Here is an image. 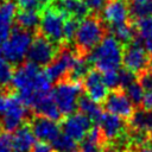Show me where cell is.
Wrapping results in <instances>:
<instances>
[{
    "instance_id": "6da1fadb",
    "label": "cell",
    "mask_w": 152,
    "mask_h": 152,
    "mask_svg": "<svg viewBox=\"0 0 152 152\" xmlns=\"http://www.w3.org/2000/svg\"><path fill=\"white\" fill-rule=\"evenodd\" d=\"M51 83L45 71L31 62L20 64L13 72L12 87L18 91L17 95L26 107L32 106L37 95L51 93Z\"/></svg>"
},
{
    "instance_id": "7a4b0ae2",
    "label": "cell",
    "mask_w": 152,
    "mask_h": 152,
    "mask_svg": "<svg viewBox=\"0 0 152 152\" xmlns=\"http://www.w3.org/2000/svg\"><path fill=\"white\" fill-rule=\"evenodd\" d=\"M109 33L108 26L101 15L91 13L80 20L76 34L75 45L80 55L87 56L100 42Z\"/></svg>"
},
{
    "instance_id": "3957f363",
    "label": "cell",
    "mask_w": 152,
    "mask_h": 152,
    "mask_svg": "<svg viewBox=\"0 0 152 152\" xmlns=\"http://www.w3.org/2000/svg\"><path fill=\"white\" fill-rule=\"evenodd\" d=\"M122 44L116 38L108 33L99 45H96L88 55L87 58L94 69L101 72L119 70L122 64Z\"/></svg>"
},
{
    "instance_id": "277c9868",
    "label": "cell",
    "mask_w": 152,
    "mask_h": 152,
    "mask_svg": "<svg viewBox=\"0 0 152 152\" xmlns=\"http://www.w3.org/2000/svg\"><path fill=\"white\" fill-rule=\"evenodd\" d=\"M32 42L31 32L18 26L12 30L10 37L0 45V51L11 64H20L27 57Z\"/></svg>"
},
{
    "instance_id": "5b68a950",
    "label": "cell",
    "mask_w": 152,
    "mask_h": 152,
    "mask_svg": "<svg viewBox=\"0 0 152 152\" xmlns=\"http://www.w3.org/2000/svg\"><path fill=\"white\" fill-rule=\"evenodd\" d=\"M83 90L82 82H74L70 80L57 82L56 87L52 89V96L62 115L68 116L76 113L78 100Z\"/></svg>"
},
{
    "instance_id": "8992f818",
    "label": "cell",
    "mask_w": 152,
    "mask_h": 152,
    "mask_svg": "<svg viewBox=\"0 0 152 152\" xmlns=\"http://www.w3.org/2000/svg\"><path fill=\"white\" fill-rule=\"evenodd\" d=\"M122 64L124 68L131 70L137 76L152 65L151 57L138 36H135L132 42L124 45Z\"/></svg>"
},
{
    "instance_id": "52a82bcc",
    "label": "cell",
    "mask_w": 152,
    "mask_h": 152,
    "mask_svg": "<svg viewBox=\"0 0 152 152\" xmlns=\"http://www.w3.org/2000/svg\"><path fill=\"white\" fill-rule=\"evenodd\" d=\"M68 17L56 7L45 8L39 23V30L43 37L56 45L64 42V21Z\"/></svg>"
},
{
    "instance_id": "ba28073f",
    "label": "cell",
    "mask_w": 152,
    "mask_h": 152,
    "mask_svg": "<svg viewBox=\"0 0 152 152\" xmlns=\"http://www.w3.org/2000/svg\"><path fill=\"white\" fill-rule=\"evenodd\" d=\"M80 53L77 50H71L69 48H64L58 51L53 61L46 65L45 74L51 82H61L68 78L69 72L74 65L76 57Z\"/></svg>"
},
{
    "instance_id": "9c48e42d",
    "label": "cell",
    "mask_w": 152,
    "mask_h": 152,
    "mask_svg": "<svg viewBox=\"0 0 152 152\" xmlns=\"http://www.w3.org/2000/svg\"><path fill=\"white\" fill-rule=\"evenodd\" d=\"M27 119V108L17 94H12L11 102L0 118V128L5 132H14Z\"/></svg>"
},
{
    "instance_id": "30bf717a",
    "label": "cell",
    "mask_w": 152,
    "mask_h": 152,
    "mask_svg": "<svg viewBox=\"0 0 152 152\" xmlns=\"http://www.w3.org/2000/svg\"><path fill=\"white\" fill-rule=\"evenodd\" d=\"M93 121L81 112H76L65 116L61 122L62 133L66 134L77 142H82L93 128Z\"/></svg>"
},
{
    "instance_id": "8fae6325",
    "label": "cell",
    "mask_w": 152,
    "mask_h": 152,
    "mask_svg": "<svg viewBox=\"0 0 152 152\" xmlns=\"http://www.w3.org/2000/svg\"><path fill=\"white\" fill-rule=\"evenodd\" d=\"M101 104H102V108L107 113L118 115L127 121L129 120V118L132 116V114L135 110L134 104L131 102V100L126 95L125 90H122V89L110 90Z\"/></svg>"
},
{
    "instance_id": "7c38bea8",
    "label": "cell",
    "mask_w": 152,
    "mask_h": 152,
    "mask_svg": "<svg viewBox=\"0 0 152 152\" xmlns=\"http://www.w3.org/2000/svg\"><path fill=\"white\" fill-rule=\"evenodd\" d=\"M57 53H58V49L56 44H53L43 36H38L33 39L26 58L28 59V62L38 66L42 65L46 66L53 61Z\"/></svg>"
},
{
    "instance_id": "4fadbf2b",
    "label": "cell",
    "mask_w": 152,
    "mask_h": 152,
    "mask_svg": "<svg viewBox=\"0 0 152 152\" xmlns=\"http://www.w3.org/2000/svg\"><path fill=\"white\" fill-rule=\"evenodd\" d=\"M108 27L125 24L131 20L129 4L127 0H108L102 10L101 17Z\"/></svg>"
},
{
    "instance_id": "5bb4252c",
    "label": "cell",
    "mask_w": 152,
    "mask_h": 152,
    "mask_svg": "<svg viewBox=\"0 0 152 152\" xmlns=\"http://www.w3.org/2000/svg\"><path fill=\"white\" fill-rule=\"evenodd\" d=\"M86 95H88L91 100H94L97 103H102L104 99L107 97L109 90L103 83L102 72L97 69H90V71L86 75V77L82 81Z\"/></svg>"
},
{
    "instance_id": "9a60e30c",
    "label": "cell",
    "mask_w": 152,
    "mask_h": 152,
    "mask_svg": "<svg viewBox=\"0 0 152 152\" xmlns=\"http://www.w3.org/2000/svg\"><path fill=\"white\" fill-rule=\"evenodd\" d=\"M30 127L38 140L52 142L61 134V126L57 121L36 115L30 121Z\"/></svg>"
},
{
    "instance_id": "2e32d148",
    "label": "cell",
    "mask_w": 152,
    "mask_h": 152,
    "mask_svg": "<svg viewBox=\"0 0 152 152\" xmlns=\"http://www.w3.org/2000/svg\"><path fill=\"white\" fill-rule=\"evenodd\" d=\"M32 110L36 113V115L44 116L55 121H59L62 119V113L59 112L55 99L52 96V91L49 94H42L37 95L32 102L31 106Z\"/></svg>"
},
{
    "instance_id": "e0dca14e",
    "label": "cell",
    "mask_w": 152,
    "mask_h": 152,
    "mask_svg": "<svg viewBox=\"0 0 152 152\" xmlns=\"http://www.w3.org/2000/svg\"><path fill=\"white\" fill-rule=\"evenodd\" d=\"M15 15L17 2L13 0H0V45L10 37Z\"/></svg>"
},
{
    "instance_id": "ac0fdd59",
    "label": "cell",
    "mask_w": 152,
    "mask_h": 152,
    "mask_svg": "<svg viewBox=\"0 0 152 152\" xmlns=\"http://www.w3.org/2000/svg\"><path fill=\"white\" fill-rule=\"evenodd\" d=\"M36 142V137L28 126H20L12 135L13 152H31Z\"/></svg>"
},
{
    "instance_id": "d6986e66",
    "label": "cell",
    "mask_w": 152,
    "mask_h": 152,
    "mask_svg": "<svg viewBox=\"0 0 152 152\" xmlns=\"http://www.w3.org/2000/svg\"><path fill=\"white\" fill-rule=\"evenodd\" d=\"M128 126L133 131L150 134L152 132V110L137 108L128 120Z\"/></svg>"
},
{
    "instance_id": "ffe728a7",
    "label": "cell",
    "mask_w": 152,
    "mask_h": 152,
    "mask_svg": "<svg viewBox=\"0 0 152 152\" xmlns=\"http://www.w3.org/2000/svg\"><path fill=\"white\" fill-rule=\"evenodd\" d=\"M56 8L63 12L66 17H72L78 20L86 18L90 12L83 0H58Z\"/></svg>"
},
{
    "instance_id": "44dd1931",
    "label": "cell",
    "mask_w": 152,
    "mask_h": 152,
    "mask_svg": "<svg viewBox=\"0 0 152 152\" xmlns=\"http://www.w3.org/2000/svg\"><path fill=\"white\" fill-rule=\"evenodd\" d=\"M77 108H78V112H81L84 115H87L93 121L94 125H97L99 124V121L101 120V118H102V115L104 113L103 109L101 108V106L97 102H95L94 100H91L86 94H82L81 95V97L78 100Z\"/></svg>"
},
{
    "instance_id": "7402d4cb",
    "label": "cell",
    "mask_w": 152,
    "mask_h": 152,
    "mask_svg": "<svg viewBox=\"0 0 152 152\" xmlns=\"http://www.w3.org/2000/svg\"><path fill=\"white\" fill-rule=\"evenodd\" d=\"M15 20H17L19 27H21L24 30H27V31H31V30H34L39 26L40 15H39L38 11L21 10L19 12H17Z\"/></svg>"
},
{
    "instance_id": "603a6c76",
    "label": "cell",
    "mask_w": 152,
    "mask_h": 152,
    "mask_svg": "<svg viewBox=\"0 0 152 152\" xmlns=\"http://www.w3.org/2000/svg\"><path fill=\"white\" fill-rule=\"evenodd\" d=\"M51 144L56 152H78L80 151L78 142L64 133H61Z\"/></svg>"
},
{
    "instance_id": "cb8c5ba5",
    "label": "cell",
    "mask_w": 152,
    "mask_h": 152,
    "mask_svg": "<svg viewBox=\"0 0 152 152\" xmlns=\"http://www.w3.org/2000/svg\"><path fill=\"white\" fill-rule=\"evenodd\" d=\"M13 72L14 70L12 64L4 57V55L0 51V91H2L10 84H12Z\"/></svg>"
},
{
    "instance_id": "d4e9b609",
    "label": "cell",
    "mask_w": 152,
    "mask_h": 152,
    "mask_svg": "<svg viewBox=\"0 0 152 152\" xmlns=\"http://www.w3.org/2000/svg\"><path fill=\"white\" fill-rule=\"evenodd\" d=\"M126 95L128 96V99L131 100V102L134 104L135 108H140L141 102H142V97H144V89L141 88V86L139 84V82H134L132 83L129 87H127L125 89Z\"/></svg>"
},
{
    "instance_id": "484cf974",
    "label": "cell",
    "mask_w": 152,
    "mask_h": 152,
    "mask_svg": "<svg viewBox=\"0 0 152 152\" xmlns=\"http://www.w3.org/2000/svg\"><path fill=\"white\" fill-rule=\"evenodd\" d=\"M80 20L72 17H68L64 21V28H63V34H64V42L65 43H71L75 39V34L78 27Z\"/></svg>"
},
{
    "instance_id": "4316f807",
    "label": "cell",
    "mask_w": 152,
    "mask_h": 152,
    "mask_svg": "<svg viewBox=\"0 0 152 152\" xmlns=\"http://www.w3.org/2000/svg\"><path fill=\"white\" fill-rule=\"evenodd\" d=\"M102 78L103 83L108 88V90H116L120 89V76H119V70H110L102 72Z\"/></svg>"
},
{
    "instance_id": "83f0119b",
    "label": "cell",
    "mask_w": 152,
    "mask_h": 152,
    "mask_svg": "<svg viewBox=\"0 0 152 152\" xmlns=\"http://www.w3.org/2000/svg\"><path fill=\"white\" fill-rule=\"evenodd\" d=\"M119 76H120V89L122 90H125L127 87H129L132 83L137 82L138 80V76L126 68L119 70Z\"/></svg>"
},
{
    "instance_id": "f1b7e54d",
    "label": "cell",
    "mask_w": 152,
    "mask_h": 152,
    "mask_svg": "<svg viewBox=\"0 0 152 152\" xmlns=\"http://www.w3.org/2000/svg\"><path fill=\"white\" fill-rule=\"evenodd\" d=\"M50 0H17V5L21 7V10H33L40 11L45 8Z\"/></svg>"
},
{
    "instance_id": "f546056e",
    "label": "cell",
    "mask_w": 152,
    "mask_h": 152,
    "mask_svg": "<svg viewBox=\"0 0 152 152\" xmlns=\"http://www.w3.org/2000/svg\"><path fill=\"white\" fill-rule=\"evenodd\" d=\"M138 82L145 91H152V65L138 75Z\"/></svg>"
},
{
    "instance_id": "4dcf8cb0",
    "label": "cell",
    "mask_w": 152,
    "mask_h": 152,
    "mask_svg": "<svg viewBox=\"0 0 152 152\" xmlns=\"http://www.w3.org/2000/svg\"><path fill=\"white\" fill-rule=\"evenodd\" d=\"M78 152H104V145L93 142L88 139H84L81 142L80 151Z\"/></svg>"
},
{
    "instance_id": "1f68e13d",
    "label": "cell",
    "mask_w": 152,
    "mask_h": 152,
    "mask_svg": "<svg viewBox=\"0 0 152 152\" xmlns=\"http://www.w3.org/2000/svg\"><path fill=\"white\" fill-rule=\"evenodd\" d=\"M0 152H13L12 135L5 131H0Z\"/></svg>"
},
{
    "instance_id": "d6a6232c",
    "label": "cell",
    "mask_w": 152,
    "mask_h": 152,
    "mask_svg": "<svg viewBox=\"0 0 152 152\" xmlns=\"http://www.w3.org/2000/svg\"><path fill=\"white\" fill-rule=\"evenodd\" d=\"M83 1L91 13L99 14V12H102V10L108 0H83Z\"/></svg>"
},
{
    "instance_id": "836d02e7",
    "label": "cell",
    "mask_w": 152,
    "mask_h": 152,
    "mask_svg": "<svg viewBox=\"0 0 152 152\" xmlns=\"http://www.w3.org/2000/svg\"><path fill=\"white\" fill-rule=\"evenodd\" d=\"M31 152H55V148H53L51 142L38 140V141L34 142Z\"/></svg>"
},
{
    "instance_id": "e575fe53",
    "label": "cell",
    "mask_w": 152,
    "mask_h": 152,
    "mask_svg": "<svg viewBox=\"0 0 152 152\" xmlns=\"http://www.w3.org/2000/svg\"><path fill=\"white\" fill-rule=\"evenodd\" d=\"M129 151L131 152H152V145L150 142H147V144H144V145L133 147Z\"/></svg>"
},
{
    "instance_id": "d590c367",
    "label": "cell",
    "mask_w": 152,
    "mask_h": 152,
    "mask_svg": "<svg viewBox=\"0 0 152 152\" xmlns=\"http://www.w3.org/2000/svg\"><path fill=\"white\" fill-rule=\"evenodd\" d=\"M150 144L152 145V132L150 133Z\"/></svg>"
}]
</instances>
